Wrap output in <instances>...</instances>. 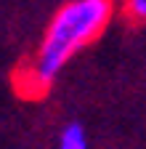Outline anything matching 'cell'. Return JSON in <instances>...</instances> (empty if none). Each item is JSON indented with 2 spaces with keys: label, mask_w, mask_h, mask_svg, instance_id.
Returning a JSON list of instances; mask_svg holds the SVG:
<instances>
[{
  "label": "cell",
  "mask_w": 146,
  "mask_h": 149,
  "mask_svg": "<svg viewBox=\"0 0 146 149\" xmlns=\"http://www.w3.org/2000/svg\"><path fill=\"white\" fill-rule=\"evenodd\" d=\"M112 19V0H69L51 19L32 67L24 72V88L43 93L59 77L64 64L104 32Z\"/></svg>",
  "instance_id": "6da1fadb"
},
{
  "label": "cell",
  "mask_w": 146,
  "mask_h": 149,
  "mask_svg": "<svg viewBox=\"0 0 146 149\" xmlns=\"http://www.w3.org/2000/svg\"><path fill=\"white\" fill-rule=\"evenodd\" d=\"M125 11L136 22H146V0H125Z\"/></svg>",
  "instance_id": "3957f363"
},
{
  "label": "cell",
  "mask_w": 146,
  "mask_h": 149,
  "mask_svg": "<svg viewBox=\"0 0 146 149\" xmlns=\"http://www.w3.org/2000/svg\"><path fill=\"white\" fill-rule=\"evenodd\" d=\"M59 149H88V139L80 123H72L64 128V133L59 139Z\"/></svg>",
  "instance_id": "7a4b0ae2"
}]
</instances>
